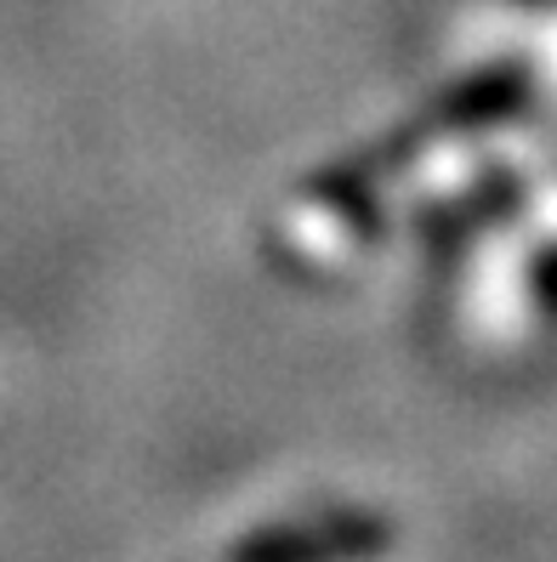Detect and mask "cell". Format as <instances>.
I'll return each instance as SVG.
<instances>
[{
  "mask_svg": "<svg viewBox=\"0 0 557 562\" xmlns=\"http://www.w3.org/2000/svg\"><path fill=\"white\" fill-rule=\"evenodd\" d=\"M308 557H313V562H336V546H331V535H313ZM245 562H297V557H290V551H250Z\"/></svg>",
  "mask_w": 557,
  "mask_h": 562,
  "instance_id": "obj_1",
  "label": "cell"
}]
</instances>
